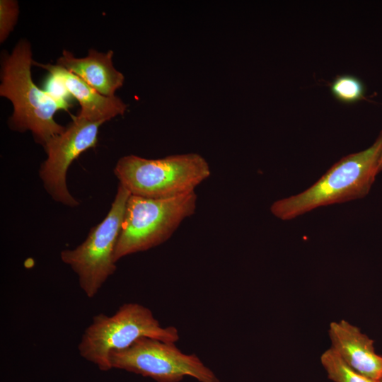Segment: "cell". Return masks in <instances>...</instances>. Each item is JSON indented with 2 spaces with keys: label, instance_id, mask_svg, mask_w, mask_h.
Returning a JSON list of instances; mask_svg holds the SVG:
<instances>
[{
  "label": "cell",
  "instance_id": "cell-1",
  "mask_svg": "<svg viewBox=\"0 0 382 382\" xmlns=\"http://www.w3.org/2000/svg\"><path fill=\"white\" fill-rule=\"evenodd\" d=\"M30 45L23 40L10 54H5L1 65L0 95L13 105L10 124L13 129L30 130L43 146L66 127L57 123L54 115L59 110H67L69 103L61 96L42 91L33 82Z\"/></svg>",
  "mask_w": 382,
  "mask_h": 382
},
{
  "label": "cell",
  "instance_id": "cell-2",
  "mask_svg": "<svg viewBox=\"0 0 382 382\" xmlns=\"http://www.w3.org/2000/svg\"><path fill=\"white\" fill-rule=\"evenodd\" d=\"M381 155L382 132L370 147L341 158L307 190L274 202L272 214L290 220L320 207L364 197L381 170Z\"/></svg>",
  "mask_w": 382,
  "mask_h": 382
},
{
  "label": "cell",
  "instance_id": "cell-3",
  "mask_svg": "<svg viewBox=\"0 0 382 382\" xmlns=\"http://www.w3.org/2000/svg\"><path fill=\"white\" fill-rule=\"evenodd\" d=\"M114 173L131 195L166 199L195 192L211 170L204 157L190 153L157 159L125 156L117 162Z\"/></svg>",
  "mask_w": 382,
  "mask_h": 382
},
{
  "label": "cell",
  "instance_id": "cell-4",
  "mask_svg": "<svg viewBox=\"0 0 382 382\" xmlns=\"http://www.w3.org/2000/svg\"><path fill=\"white\" fill-rule=\"evenodd\" d=\"M141 337L175 343L180 338L173 326L163 327L147 307L137 303L121 306L112 316L93 317L78 345L81 357L100 370L112 369L110 355L130 347Z\"/></svg>",
  "mask_w": 382,
  "mask_h": 382
},
{
  "label": "cell",
  "instance_id": "cell-5",
  "mask_svg": "<svg viewBox=\"0 0 382 382\" xmlns=\"http://www.w3.org/2000/svg\"><path fill=\"white\" fill-rule=\"evenodd\" d=\"M197 202L195 192L166 199L130 195L115 250V262L166 241L195 213Z\"/></svg>",
  "mask_w": 382,
  "mask_h": 382
},
{
  "label": "cell",
  "instance_id": "cell-6",
  "mask_svg": "<svg viewBox=\"0 0 382 382\" xmlns=\"http://www.w3.org/2000/svg\"><path fill=\"white\" fill-rule=\"evenodd\" d=\"M130 195L119 185L103 220L91 229L81 244L60 253L62 261L77 274L79 286L88 298L98 294L117 269L114 254Z\"/></svg>",
  "mask_w": 382,
  "mask_h": 382
},
{
  "label": "cell",
  "instance_id": "cell-7",
  "mask_svg": "<svg viewBox=\"0 0 382 382\" xmlns=\"http://www.w3.org/2000/svg\"><path fill=\"white\" fill-rule=\"evenodd\" d=\"M112 369L149 377L157 382H180L191 376L199 382H220L195 354L182 352L173 342L141 337L130 347L111 352Z\"/></svg>",
  "mask_w": 382,
  "mask_h": 382
},
{
  "label": "cell",
  "instance_id": "cell-8",
  "mask_svg": "<svg viewBox=\"0 0 382 382\" xmlns=\"http://www.w3.org/2000/svg\"><path fill=\"white\" fill-rule=\"evenodd\" d=\"M103 123L73 116L65 130L44 146L47 157L40 167V176L45 188L56 202L69 207L79 204L68 190L66 172L81 154L96 145L98 129Z\"/></svg>",
  "mask_w": 382,
  "mask_h": 382
},
{
  "label": "cell",
  "instance_id": "cell-9",
  "mask_svg": "<svg viewBox=\"0 0 382 382\" xmlns=\"http://www.w3.org/2000/svg\"><path fill=\"white\" fill-rule=\"evenodd\" d=\"M328 335L331 348L351 367L369 378H382V356L376 352L374 340L358 327L345 320L333 321Z\"/></svg>",
  "mask_w": 382,
  "mask_h": 382
},
{
  "label": "cell",
  "instance_id": "cell-10",
  "mask_svg": "<svg viewBox=\"0 0 382 382\" xmlns=\"http://www.w3.org/2000/svg\"><path fill=\"white\" fill-rule=\"evenodd\" d=\"M33 65L47 70L53 79L79 101L81 111L78 115L82 118L91 122H105L124 115L127 108L120 98L101 95L78 76L57 64L33 62Z\"/></svg>",
  "mask_w": 382,
  "mask_h": 382
},
{
  "label": "cell",
  "instance_id": "cell-11",
  "mask_svg": "<svg viewBox=\"0 0 382 382\" xmlns=\"http://www.w3.org/2000/svg\"><path fill=\"white\" fill-rule=\"evenodd\" d=\"M112 55V50L103 53L91 49L86 57L76 58L64 50L57 64L78 76L101 95L114 97L115 91L122 86L125 78L114 68Z\"/></svg>",
  "mask_w": 382,
  "mask_h": 382
},
{
  "label": "cell",
  "instance_id": "cell-12",
  "mask_svg": "<svg viewBox=\"0 0 382 382\" xmlns=\"http://www.w3.org/2000/svg\"><path fill=\"white\" fill-rule=\"evenodd\" d=\"M320 362L333 382H380L357 371L331 347L321 354Z\"/></svg>",
  "mask_w": 382,
  "mask_h": 382
},
{
  "label": "cell",
  "instance_id": "cell-13",
  "mask_svg": "<svg viewBox=\"0 0 382 382\" xmlns=\"http://www.w3.org/2000/svg\"><path fill=\"white\" fill-rule=\"evenodd\" d=\"M332 96L339 101L353 103L361 100L364 94L362 82L352 75H341L335 79L330 86Z\"/></svg>",
  "mask_w": 382,
  "mask_h": 382
},
{
  "label": "cell",
  "instance_id": "cell-14",
  "mask_svg": "<svg viewBox=\"0 0 382 382\" xmlns=\"http://www.w3.org/2000/svg\"><path fill=\"white\" fill-rule=\"evenodd\" d=\"M18 15L16 1H0V42H3L13 30Z\"/></svg>",
  "mask_w": 382,
  "mask_h": 382
},
{
  "label": "cell",
  "instance_id": "cell-15",
  "mask_svg": "<svg viewBox=\"0 0 382 382\" xmlns=\"http://www.w3.org/2000/svg\"><path fill=\"white\" fill-rule=\"evenodd\" d=\"M381 170H382V155H381Z\"/></svg>",
  "mask_w": 382,
  "mask_h": 382
},
{
  "label": "cell",
  "instance_id": "cell-16",
  "mask_svg": "<svg viewBox=\"0 0 382 382\" xmlns=\"http://www.w3.org/2000/svg\"><path fill=\"white\" fill-rule=\"evenodd\" d=\"M379 381H380V382H382V378H381V379H380Z\"/></svg>",
  "mask_w": 382,
  "mask_h": 382
}]
</instances>
